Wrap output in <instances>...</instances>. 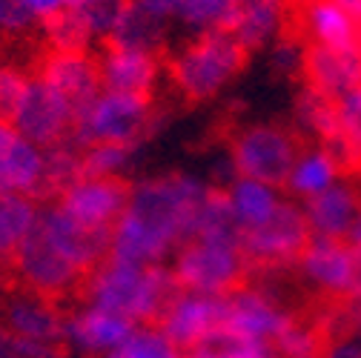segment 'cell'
<instances>
[{
    "label": "cell",
    "instance_id": "cell-1",
    "mask_svg": "<svg viewBox=\"0 0 361 358\" xmlns=\"http://www.w3.org/2000/svg\"><path fill=\"white\" fill-rule=\"evenodd\" d=\"M207 195L209 187L187 172L155 175L132 184L109 235V258L138 266H166L192 238Z\"/></svg>",
    "mask_w": 361,
    "mask_h": 358
},
{
    "label": "cell",
    "instance_id": "cell-2",
    "mask_svg": "<svg viewBox=\"0 0 361 358\" xmlns=\"http://www.w3.org/2000/svg\"><path fill=\"white\" fill-rule=\"evenodd\" d=\"M247 270L250 264L241 247V230L230 212L227 195L209 190L195 223V233L175 252L169 273L178 290L227 298L244 284Z\"/></svg>",
    "mask_w": 361,
    "mask_h": 358
},
{
    "label": "cell",
    "instance_id": "cell-3",
    "mask_svg": "<svg viewBox=\"0 0 361 358\" xmlns=\"http://www.w3.org/2000/svg\"><path fill=\"white\" fill-rule=\"evenodd\" d=\"M86 304L109 309L115 316L138 324H158L161 312L178 292L169 266H138L106 258L83 281Z\"/></svg>",
    "mask_w": 361,
    "mask_h": 358
},
{
    "label": "cell",
    "instance_id": "cell-4",
    "mask_svg": "<svg viewBox=\"0 0 361 358\" xmlns=\"http://www.w3.org/2000/svg\"><path fill=\"white\" fill-rule=\"evenodd\" d=\"M244 61L247 52L235 43V37L227 29H215L187 37L169 55L166 72L180 95L192 104H201L221 95L235 80Z\"/></svg>",
    "mask_w": 361,
    "mask_h": 358
},
{
    "label": "cell",
    "instance_id": "cell-5",
    "mask_svg": "<svg viewBox=\"0 0 361 358\" xmlns=\"http://www.w3.org/2000/svg\"><path fill=\"white\" fill-rule=\"evenodd\" d=\"M152 129V104L147 98L118 95L101 89L83 109L75 112L72 144L80 149L112 144V147H138Z\"/></svg>",
    "mask_w": 361,
    "mask_h": 358
},
{
    "label": "cell",
    "instance_id": "cell-6",
    "mask_svg": "<svg viewBox=\"0 0 361 358\" xmlns=\"http://www.w3.org/2000/svg\"><path fill=\"white\" fill-rule=\"evenodd\" d=\"M298 152L301 147L295 135L276 123H250L235 132L230 144L235 178H252V181H264L281 190Z\"/></svg>",
    "mask_w": 361,
    "mask_h": 358
},
{
    "label": "cell",
    "instance_id": "cell-7",
    "mask_svg": "<svg viewBox=\"0 0 361 358\" xmlns=\"http://www.w3.org/2000/svg\"><path fill=\"white\" fill-rule=\"evenodd\" d=\"M12 266L20 284L26 287V292H35L49 301L80 290L86 281V273L37 227V221L32 233L26 235V241L20 244L18 255L12 258Z\"/></svg>",
    "mask_w": 361,
    "mask_h": 358
},
{
    "label": "cell",
    "instance_id": "cell-8",
    "mask_svg": "<svg viewBox=\"0 0 361 358\" xmlns=\"http://www.w3.org/2000/svg\"><path fill=\"white\" fill-rule=\"evenodd\" d=\"M295 316L264 287L241 284L224 298V333H230L247 344L269 347L293 327Z\"/></svg>",
    "mask_w": 361,
    "mask_h": 358
},
{
    "label": "cell",
    "instance_id": "cell-9",
    "mask_svg": "<svg viewBox=\"0 0 361 358\" xmlns=\"http://www.w3.org/2000/svg\"><path fill=\"white\" fill-rule=\"evenodd\" d=\"M310 238L312 235H310L301 204L287 198L267 223H261L258 230H250V233L241 235V247H244V255H247L250 266L281 270V266L298 264Z\"/></svg>",
    "mask_w": 361,
    "mask_h": 358
},
{
    "label": "cell",
    "instance_id": "cell-10",
    "mask_svg": "<svg viewBox=\"0 0 361 358\" xmlns=\"http://www.w3.org/2000/svg\"><path fill=\"white\" fill-rule=\"evenodd\" d=\"M301 278L324 295L355 298L361 292L358 255L347 241L333 238H310L298 258Z\"/></svg>",
    "mask_w": 361,
    "mask_h": 358
},
{
    "label": "cell",
    "instance_id": "cell-11",
    "mask_svg": "<svg viewBox=\"0 0 361 358\" xmlns=\"http://www.w3.org/2000/svg\"><path fill=\"white\" fill-rule=\"evenodd\" d=\"M26 141H32L40 149H52L72 138L75 126V106L55 89L40 80L37 75L29 83L26 101L12 123Z\"/></svg>",
    "mask_w": 361,
    "mask_h": 358
},
{
    "label": "cell",
    "instance_id": "cell-12",
    "mask_svg": "<svg viewBox=\"0 0 361 358\" xmlns=\"http://www.w3.org/2000/svg\"><path fill=\"white\" fill-rule=\"evenodd\" d=\"M129 187L121 178H78L58 195V206L83 230L112 235L115 223L126 206Z\"/></svg>",
    "mask_w": 361,
    "mask_h": 358
},
{
    "label": "cell",
    "instance_id": "cell-13",
    "mask_svg": "<svg viewBox=\"0 0 361 358\" xmlns=\"http://www.w3.org/2000/svg\"><path fill=\"white\" fill-rule=\"evenodd\" d=\"M158 330L180 350L190 352L224 330V298L178 290L158 319Z\"/></svg>",
    "mask_w": 361,
    "mask_h": 358
},
{
    "label": "cell",
    "instance_id": "cell-14",
    "mask_svg": "<svg viewBox=\"0 0 361 358\" xmlns=\"http://www.w3.org/2000/svg\"><path fill=\"white\" fill-rule=\"evenodd\" d=\"M301 72L307 89L333 104L361 89V40L347 47H307Z\"/></svg>",
    "mask_w": 361,
    "mask_h": 358
},
{
    "label": "cell",
    "instance_id": "cell-15",
    "mask_svg": "<svg viewBox=\"0 0 361 358\" xmlns=\"http://www.w3.org/2000/svg\"><path fill=\"white\" fill-rule=\"evenodd\" d=\"M132 327V321L115 316V312L83 301V307L63 316V347L86 358H106L126 341Z\"/></svg>",
    "mask_w": 361,
    "mask_h": 358
},
{
    "label": "cell",
    "instance_id": "cell-16",
    "mask_svg": "<svg viewBox=\"0 0 361 358\" xmlns=\"http://www.w3.org/2000/svg\"><path fill=\"white\" fill-rule=\"evenodd\" d=\"M47 149L26 141L9 123H0V195L40 198Z\"/></svg>",
    "mask_w": 361,
    "mask_h": 358
},
{
    "label": "cell",
    "instance_id": "cell-17",
    "mask_svg": "<svg viewBox=\"0 0 361 358\" xmlns=\"http://www.w3.org/2000/svg\"><path fill=\"white\" fill-rule=\"evenodd\" d=\"M101 69V86L106 92L118 95H132V98H152L155 86L161 80V61L152 52H138L126 47H112L106 43V49L98 58Z\"/></svg>",
    "mask_w": 361,
    "mask_h": 358
},
{
    "label": "cell",
    "instance_id": "cell-18",
    "mask_svg": "<svg viewBox=\"0 0 361 358\" xmlns=\"http://www.w3.org/2000/svg\"><path fill=\"white\" fill-rule=\"evenodd\" d=\"M40 80H47L55 92H61L75 112L83 109L95 95H101V69L98 58L89 52H47L40 61Z\"/></svg>",
    "mask_w": 361,
    "mask_h": 358
},
{
    "label": "cell",
    "instance_id": "cell-19",
    "mask_svg": "<svg viewBox=\"0 0 361 358\" xmlns=\"http://www.w3.org/2000/svg\"><path fill=\"white\" fill-rule=\"evenodd\" d=\"M307 227L312 238H333V241H347L353 223L361 209V187L341 178L338 184L324 190L301 204Z\"/></svg>",
    "mask_w": 361,
    "mask_h": 358
},
{
    "label": "cell",
    "instance_id": "cell-20",
    "mask_svg": "<svg viewBox=\"0 0 361 358\" xmlns=\"http://www.w3.org/2000/svg\"><path fill=\"white\" fill-rule=\"evenodd\" d=\"M37 227L80 266V270L86 273V278H89V273H92L95 266H101L109 258V235L83 230L80 223H75L58 204L40 206Z\"/></svg>",
    "mask_w": 361,
    "mask_h": 358
},
{
    "label": "cell",
    "instance_id": "cell-21",
    "mask_svg": "<svg viewBox=\"0 0 361 358\" xmlns=\"http://www.w3.org/2000/svg\"><path fill=\"white\" fill-rule=\"evenodd\" d=\"M293 0H238L227 23V32L244 52H258L273 47L281 37Z\"/></svg>",
    "mask_w": 361,
    "mask_h": 358
},
{
    "label": "cell",
    "instance_id": "cell-22",
    "mask_svg": "<svg viewBox=\"0 0 361 358\" xmlns=\"http://www.w3.org/2000/svg\"><path fill=\"white\" fill-rule=\"evenodd\" d=\"M132 4L155 15L169 29L178 26L195 37L204 32L227 29L238 0H132Z\"/></svg>",
    "mask_w": 361,
    "mask_h": 358
},
{
    "label": "cell",
    "instance_id": "cell-23",
    "mask_svg": "<svg viewBox=\"0 0 361 358\" xmlns=\"http://www.w3.org/2000/svg\"><path fill=\"white\" fill-rule=\"evenodd\" d=\"M4 327L35 344H63V316L49 298L18 292L4 307Z\"/></svg>",
    "mask_w": 361,
    "mask_h": 358
},
{
    "label": "cell",
    "instance_id": "cell-24",
    "mask_svg": "<svg viewBox=\"0 0 361 358\" xmlns=\"http://www.w3.org/2000/svg\"><path fill=\"white\" fill-rule=\"evenodd\" d=\"M341 172H344V161L333 149H327L322 144L301 147L287 181H284V190L290 192V198L304 204L315 195H322L324 190H330L333 184H338L344 178Z\"/></svg>",
    "mask_w": 361,
    "mask_h": 358
},
{
    "label": "cell",
    "instance_id": "cell-25",
    "mask_svg": "<svg viewBox=\"0 0 361 358\" xmlns=\"http://www.w3.org/2000/svg\"><path fill=\"white\" fill-rule=\"evenodd\" d=\"M298 20L310 47H347L361 40V23L338 0H301Z\"/></svg>",
    "mask_w": 361,
    "mask_h": 358
},
{
    "label": "cell",
    "instance_id": "cell-26",
    "mask_svg": "<svg viewBox=\"0 0 361 358\" xmlns=\"http://www.w3.org/2000/svg\"><path fill=\"white\" fill-rule=\"evenodd\" d=\"M224 195H227L230 212L238 223L241 235L250 230H258L261 223H267L279 212V206L287 201L281 187L252 181V178H233V184L224 190Z\"/></svg>",
    "mask_w": 361,
    "mask_h": 358
},
{
    "label": "cell",
    "instance_id": "cell-27",
    "mask_svg": "<svg viewBox=\"0 0 361 358\" xmlns=\"http://www.w3.org/2000/svg\"><path fill=\"white\" fill-rule=\"evenodd\" d=\"M295 118L301 123V129L307 135H312L322 147L333 149L344 166H347V158H344V141H341V123H338V104L322 98L304 89L295 101Z\"/></svg>",
    "mask_w": 361,
    "mask_h": 358
},
{
    "label": "cell",
    "instance_id": "cell-28",
    "mask_svg": "<svg viewBox=\"0 0 361 358\" xmlns=\"http://www.w3.org/2000/svg\"><path fill=\"white\" fill-rule=\"evenodd\" d=\"M169 35V26L161 23L155 15H149L147 9H141L138 4L126 0L123 15L109 37L112 47H126V49H138V52H152L158 55V49L164 47V40Z\"/></svg>",
    "mask_w": 361,
    "mask_h": 358
},
{
    "label": "cell",
    "instance_id": "cell-29",
    "mask_svg": "<svg viewBox=\"0 0 361 358\" xmlns=\"http://www.w3.org/2000/svg\"><path fill=\"white\" fill-rule=\"evenodd\" d=\"M37 201L26 195H0V264L12 261L37 221Z\"/></svg>",
    "mask_w": 361,
    "mask_h": 358
},
{
    "label": "cell",
    "instance_id": "cell-30",
    "mask_svg": "<svg viewBox=\"0 0 361 358\" xmlns=\"http://www.w3.org/2000/svg\"><path fill=\"white\" fill-rule=\"evenodd\" d=\"M78 178H83V149L78 144L63 141V144L47 149V169H43L40 198H49V195L58 198Z\"/></svg>",
    "mask_w": 361,
    "mask_h": 358
},
{
    "label": "cell",
    "instance_id": "cell-31",
    "mask_svg": "<svg viewBox=\"0 0 361 358\" xmlns=\"http://www.w3.org/2000/svg\"><path fill=\"white\" fill-rule=\"evenodd\" d=\"M106 358H187V355L158 330V324H138L132 327L126 341Z\"/></svg>",
    "mask_w": 361,
    "mask_h": 358
},
{
    "label": "cell",
    "instance_id": "cell-32",
    "mask_svg": "<svg viewBox=\"0 0 361 358\" xmlns=\"http://www.w3.org/2000/svg\"><path fill=\"white\" fill-rule=\"evenodd\" d=\"M43 26V37L49 43V52H89L95 47V37L80 23V18L72 9H63L61 15L49 18Z\"/></svg>",
    "mask_w": 361,
    "mask_h": 358
},
{
    "label": "cell",
    "instance_id": "cell-33",
    "mask_svg": "<svg viewBox=\"0 0 361 358\" xmlns=\"http://www.w3.org/2000/svg\"><path fill=\"white\" fill-rule=\"evenodd\" d=\"M126 0H78L72 12L80 18V23L95 37V43H109L121 15H123Z\"/></svg>",
    "mask_w": 361,
    "mask_h": 358
},
{
    "label": "cell",
    "instance_id": "cell-34",
    "mask_svg": "<svg viewBox=\"0 0 361 358\" xmlns=\"http://www.w3.org/2000/svg\"><path fill=\"white\" fill-rule=\"evenodd\" d=\"M132 147L98 144L83 149V178H121V172L132 163Z\"/></svg>",
    "mask_w": 361,
    "mask_h": 358
},
{
    "label": "cell",
    "instance_id": "cell-35",
    "mask_svg": "<svg viewBox=\"0 0 361 358\" xmlns=\"http://www.w3.org/2000/svg\"><path fill=\"white\" fill-rule=\"evenodd\" d=\"M29 83L32 78L15 66V63H0V123H15L26 92H29Z\"/></svg>",
    "mask_w": 361,
    "mask_h": 358
},
{
    "label": "cell",
    "instance_id": "cell-36",
    "mask_svg": "<svg viewBox=\"0 0 361 358\" xmlns=\"http://www.w3.org/2000/svg\"><path fill=\"white\" fill-rule=\"evenodd\" d=\"M273 352L279 358H322L324 344H322V335L310 324L293 321V327L273 344Z\"/></svg>",
    "mask_w": 361,
    "mask_h": 358
},
{
    "label": "cell",
    "instance_id": "cell-37",
    "mask_svg": "<svg viewBox=\"0 0 361 358\" xmlns=\"http://www.w3.org/2000/svg\"><path fill=\"white\" fill-rule=\"evenodd\" d=\"M338 123L347 163H361V89L338 101Z\"/></svg>",
    "mask_w": 361,
    "mask_h": 358
},
{
    "label": "cell",
    "instance_id": "cell-38",
    "mask_svg": "<svg viewBox=\"0 0 361 358\" xmlns=\"http://www.w3.org/2000/svg\"><path fill=\"white\" fill-rule=\"evenodd\" d=\"M269 347H258V344H247L230 333H215L212 338H207L204 344L192 347L190 352H184L187 358H255L261 352H267Z\"/></svg>",
    "mask_w": 361,
    "mask_h": 358
},
{
    "label": "cell",
    "instance_id": "cell-39",
    "mask_svg": "<svg viewBox=\"0 0 361 358\" xmlns=\"http://www.w3.org/2000/svg\"><path fill=\"white\" fill-rule=\"evenodd\" d=\"M37 20L29 15L23 0H0V35H26Z\"/></svg>",
    "mask_w": 361,
    "mask_h": 358
},
{
    "label": "cell",
    "instance_id": "cell-40",
    "mask_svg": "<svg viewBox=\"0 0 361 358\" xmlns=\"http://www.w3.org/2000/svg\"><path fill=\"white\" fill-rule=\"evenodd\" d=\"M23 6L29 9V15L37 23H47L49 18H55V15H61L66 9L63 0H23Z\"/></svg>",
    "mask_w": 361,
    "mask_h": 358
},
{
    "label": "cell",
    "instance_id": "cell-41",
    "mask_svg": "<svg viewBox=\"0 0 361 358\" xmlns=\"http://www.w3.org/2000/svg\"><path fill=\"white\" fill-rule=\"evenodd\" d=\"M322 358H361V341L355 338H338L324 344Z\"/></svg>",
    "mask_w": 361,
    "mask_h": 358
},
{
    "label": "cell",
    "instance_id": "cell-42",
    "mask_svg": "<svg viewBox=\"0 0 361 358\" xmlns=\"http://www.w3.org/2000/svg\"><path fill=\"white\" fill-rule=\"evenodd\" d=\"M0 358H20L18 335H12L4 324H0Z\"/></svg>",
    "mask_w": 361,
    "mask_h": 358
},
{
    "label": "cell",
    "instance_id": "cell-43",
    "mask_svg": "<svg viewBox=\"0 0 361 358\" xmlns=\"http://www.w3.org/2000/svg\"><path fill=\"white\" fill-rule=\"evenodd\" d=\"M347 244H350L353 249H361V209H358V218H355L353 230H350V235H347Z\"/></svg>",
    "mask_w": 361,
    "mask_h": 358
},
{
    "label": "cell",
    "instance_id": "cell-44",
    "mask_svg": "<svg viewBox=\"0 0 361 358\" xmlns=\"http://www.w3.org/2000/svg\"><path fill=\"white\" fill-rule=\"evenodd\" d=\"M338 4H341V6H344V9H347V12L361 23V0H338Z\"/></svg>",
    "mask_w": 361,
    "mask_h": 358
},
{
    "label": "cell",
    "instance_id": "cell-45",
    "mask_svg": "<svg viewBox=\"0 0 361 358\" xmlns=\"http://www.w3.org/2000/svg\"><path fill=\"white\" fill-rule=\"evenodd\" d=\"M255 358H279L273 350H267V352H261V355H255Z\"/></svg>",
    "mask_w": 361,
    "mask_h": 358
},
{
    "label": "cell",
    "instance_id": "cell-46",
    "mask_svg": "<svg viewBox=\"0 0 361 358\" xmlns=\"http://www.w3.org/2000/svg\"><path fill=\"white\" fill-rule=\"evenodd\" d=\"M298 4H301V0H298Z\"/></svg>",
    "mask_w": 361,
    "mask_h": 358
},
{
    "label": "cell",
    "instance_id": "cell-47",
    "mask_svg": "<svg viewBox=\"0 0 361 358\" xmlns=\"http://www.w3.org/2000/svg\"><path fill=\"white\" fill-rule=\"evenodd\" d=\"M355 298H358V295H355Z\"/></svg>",
    "mask_w": 361,
    "mask_h": 358
}]
</instances>
